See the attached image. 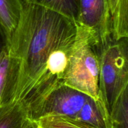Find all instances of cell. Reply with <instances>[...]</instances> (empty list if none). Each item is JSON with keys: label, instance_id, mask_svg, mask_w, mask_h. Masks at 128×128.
I'll return each mask as SVG.
<instances>
[{"label": "cell", "instance_id": "cell-12", "mask_svg": "<svg viewBox=\"0 0 128 128\" xmlns=\"http://www.w3.org/2000/svg\"><path fill=\"white\" fill-rule=\"evenodd\" d=\"M40 5L77 21L79 0H24Z\"/></svg>", "mask_w": 128, "mask_h": 128}, {"label": "cell", "instance_id": "cell-2", "mask_svg": "<svg viewBox=\"0 0 128 128\" xmlns=\"http://www.w3.org/2000/svg\"><path fill=\"white\" fill-rule=\"evenodd\" d=\"M100 70V44L91 31L78 25L63 84L98 99Z\"/></svg>", "mask_w": 128, "mask_h": 128}, {"label": "cell", "instance_id": "cell-11", "mask_svg": "<svg viewBox=\"0 0 128 128\" xmlns=\"http://www.w3.org/2000/svg\"><path fill=\"white\" fill-rule=\"evenodd\" d=\"M128 87L119 95L109 114L110 128H128Z\"/></svg>", "mask_w": 128, "mask_h": 128}, {"label": "cell", "instance_id": "cell-16", "mask_svg": "<svg viewBox=\"0 0 128 128\" xmlns=\"http://www.w3.org/2000/svg\"><path fill=\"white\" fill-rule=\"evenodd\" d=\"M121 0H110V15L112 13V11L114 10L117 5L120 3Z\"/></svg>", "mask_w": 128, "mask_h": 128}, {"label": "cell", "instance_id": "cell-3", "mask_svg": "<svg viewBox=\"0 0 128 128\" xmlns=\"http://www.w3.org/2000/svg\"><path fill=\"white\" fill-rule=\"evenodd\" d=\"M128 38L112 36L100 45V97L108 112L121 92L128 87Z\"/></svg>", "mask_w": 128, "mask_h": 128}, {"label": "cell", "instance_id": "cell-7", "mask_svg": "<svg viewBox=\"0 0 128 128\" xmlns=\"http://www.w3.org/2000/svg\"><path fill=\"white\" fill-rule=\"evenodd\" d=\"M74 120L91 128H110L108 110L100 97H89Z\"/></svg>", "mask_w": 128, "mask_h": 128}, {"label": "cell", "instance_id": "cell-1", "mask_svg": "<svg viewBox=\"0 0 128 128\" xmlns=\"http://www.w3.org/2000/svg\"><path fill=\"white\" fill-rule=\"evenodd\" d=\"M21 1L8 49L19 65L14 101L23 105L28 115L51 90L63 84L78 25L44 6Z\"/></svg>", "mask_w": 128, "mask_h": 128}, {"label": "cell", "instance_id": "cell-8", "mask_svg": "<svg viewBox=\"0 0 128 128\" xmlns=\"http://www.w3.org/2000/svg\"><path fill=\"white\" fill-rule=\"evenodd\" d=\"M21 0H0V26L9 43L20 19Z\"/></svg>", "mask_w": 128, "mask_h": 128}, {"label": "cell", "instance_id": "cell-9", "mask_svg": "<svg viewBox=\"0 0 128 128\" xmlns=\"http://www.w3.org/2000/svg\"><path fill=\"white\" fill-rule=\"evenodd\" d=\"M28 119L26 107L19 102L0 107V128H22Z\"/></svg>", "mask_w": 128, "mask_h": 128}, {"label": "cell", "instance_id": "cell-14", "mask_svg": "<svg viewBox=\"0 0 128 128\" xmlns=\"http://www.w3.org/2000/svg\"><path fill=\"white\" fill-rule=\"evenodd\" d=\"M8 45V42L7 38L2 28L0 26V57H1L2 51L6 48Z\"/></svg>", "mask_w": 128, "mask_h": 128}, {"label": "cell", "instance_id": "cell-10", "mask_svg": "<svg viewBox=\"0 0 128 128\" xmlns=\"http://www.w3.org/2000/svg\"><path fill=\"white\" fill-rule=\"evenodd\" d=\"M111 34L114 39L128 38V0H121L111 14Z\"/></svg>", "mask_w": 128, "mask_h": 128}, {"label": "cell", "instance_id": "cell-4", "mask_svg": "<svg viewBox=\"0 0 128 128\" xmlns=\"http://www.w3.org/2000/svg\"><path fill=\"white\" fill-rule=\"evenodd\" d=\"M89 97L81 91L62 84L50 92L28 114V118L38 120L50 115L74 119Z\"/></svg>", "mask_w": 128, "mask_h": 128}, {"label": "cell", "instance_id": "cell-5", "mask_svg": "<svg viewBox=\"0 0 128 128\" xmlns=\"http://www.w3.org/2000/svg\"><path fill=\"white\" fill-rule=\"evenodd\" d=\"M78 25L92 33L101 45L111 34L110 0H79Z\"/></svg>", "mask_w": 128, "mask_h": 128}, {"label": "cell", "instance_id": "cell-13", "mask_svg": "<svg viewBox=\"0 0 128 128\" xmlns=\"http://www.w3.org/2000/svg\"><path fill=\"white\" fill-rule=\"evenodd\" d=\"M40 128H91L71 118L59 115H50L37 120Z\"/></svg>", "mask_w": 128, "mask_h": 128}, {"label": "cell", "instance_id": "cell-15", "mask_svg": "<svg viewBox=\"0 0 128 128\" xmlns=\"http://www.w3.org/2000/svg\"><path fill=\"white\" fill-rule=\"evenodd\" d=\"M22 128H40V127L37 121L31 120L28 118L25 122Z\"/></svg>", "mask_w": 128, "mask_h": 128}, {"label": "cell", "instance_id": "cell-6", "mask_svg": "<svg viewBox=\"0 0 128 128\" xmlns=\"http://www.w3.org/2000/svg\"><path fill=\"white\" fill-rule=\"evenodd\" d=\"M18 75V62L8 45L0 57V107L14 101Z\"/></svg>", "mask_w": 128, "mask_h": 128}]
</instances>
